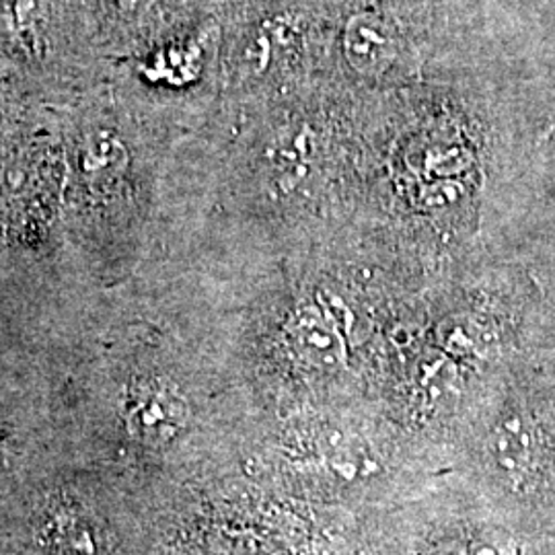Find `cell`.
<instances>
[{"label":"cell","mask_w":555,"mask_h":555,"mask_svg":"<svg viewBox=\"0 0 555 555\" xmlns=\"http://www.w3.org/2000/svg\"><path fill=\"white\" fill-rule=\"evenodd\" d=\"M344 54L362 77H378L396 60V29L377 15L358 13L346 25Z\"/></svg>","instance_id":"1"},{"label":"cell","mask_w":555,"mask_h":555,"mask_svg":"<svg viewBox=\"0 0 555 555\" xmlns=\"http://www.w3.org/2000/svg\"><path fill=\"white\" fill-rule=\"evenodd\" d=\"M295 348L298 357L319 371H334L341 362V344L319 318L297 319L295 323Z\"/></svg>","instance_id":"2"},{"label":"cell","mask_w":555,"mask_h":555,"mask_svg":"<svg viewBox=\"0 0 555 555\" xmlns=\"http://www.w3.org/2000/svg\"><path fill=\"white\" fill-rule=\"evenodd\" d=\"M467 555H513V552L498 541H477Z\"/></svg>","instance_id":"4"},{"label":"cell","mask_w":555,"mask_h":555,"mask_svg":"<svg viewBox=\"0 0 555 555\" xmlns=\"http://www.w3.org/2000/svg\"><path fill=\"white\" fill-rule=\"evenodd\" d=\"M492 455L508 472L525 469L533 455V438L518 426L508 424L494 435Z\"/></svg>","instance_id":"3"}]
</instances>
